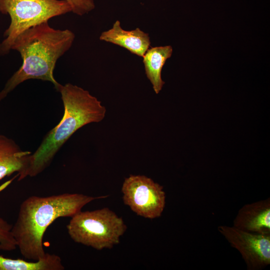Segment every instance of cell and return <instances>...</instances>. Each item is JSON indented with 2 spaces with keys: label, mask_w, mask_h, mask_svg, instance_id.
<instances>
[{
  "label": "cell",
  "mask_w": 270,
  "mask_h": 270,
  "mask_svg": "<svg viewBox=\"0 0 270 270\" xmlns=\"http://www.w3.org/2000/svg\"><path fill=\"white\" fill-rule=\"evenodd\" d=\"M233 226L248 232L270 234V198L244 205L234 218Z\"/></svg>",
  "instance_id": "ba28073f"
},
{
  "label": "cell",
  "mask_w": 270,
  "mask_h": 270,
  "mask_svg": "<svg viewBox=\"0 0 270 270\" xmlns=\"http://www.w3.org/2000/svg\"><path fill=\"white\" fill-rule=\"evenodd\" d=\"M125 204L138 216L153 219L160 217L166 204L163 187L145 176L130 175L122 184Z\"/></svg>",
  "instance_id": "8992f818"
},
{
  "label": "cell",
  "mask_w": 270,
  "mask_h": 270,
  "mask_svg": "<svg viewBox=\"0 0 270 270\" xmlns=\"http://www.w3.org/2000/svg\"><path fill=\"white\" fill-rule=\"evenodd\" d=\"M107 196L94 197L80 194L64 193L46 196H32L20 204L12 233L21 254L36 261L46 254L44 234L57 218L72 217L89 202Z\"/></svg>",
  "instance_id": "6da1fadb"
},
{
  "label": "cell",
  "mask_w": 270,
  "mask_h": 270,
  "mask_svg": "<svg viewBox=\"0 0 270 270\" xmlns=\"http://www.w3.org/2000/svg\"><path fill=\"white\" fill-rule=\"evenodd\" d=\"M71 6L72 12L79 16L88 14L95 8L93 0H66Z\"/></svg>",
  "instance_id": "5bb4252c"
},
{
  "label": "cell",
  "mask_w": 270,
  "mask_h": 270,
  "mask_svg": "<svg viewBox=\"0 0 270 270\" xmlns=\"http://www.w3.org/2000/svg\"><path fill=\"white\" fill-rule=\"evenodd\" d=\"M61 258L56 254L46 253L36 261L12 259L0 255V270H64Z\"/></svg>",
  "instance_id": "7c38bea8"
},
{
  "label": "cell",
  "mask_w": 270,
  "mask_h": 270,
  "mask_svg": "<svg viewBox=\"0 0 270 270\" xmlns=\"http://www.w3.org/2000/svg\"><path fill=\"white\" fill-rule=\"evenodd\" d=\"M100 40L122 47L133 54L142 57L150 44L148 34L139 28L131 30L122 29L119 20H116L112 28L103 32Z\"/></svg>",
  "instance_id": "9c48e42d"
},
{
  "label": "cell",
  "mask_w": 270,
  "mask_h": 270,
  "mask_svg": "<svg viewBox=\"0 0 270 270\" xmlns=\"http://www.w3.org/2000/svg\"><path fill=\"white\" fill-rule=\"evenodd\" d=\"M72 12L66 0H0V12L8 14L10 24L0 44V55L8 54L17 36L24 30Z\"/></svg>",
  "instance_id": "277c9868"
},
{
  "label": "cell",
  "mask_w": 270,
  "mask_h": 270,
  "mask_svg": "<svg viewBox=\"0 0 270 270\" xmlns=\"http://www.w3.org/2000/svg\"><path fill=\"white\" fill-rule=\"evenodd\" d=\"M172 53V48L170 46H155L148 48L142 56L146 76L156 94L160 92L164 84L162 78V70Z\"/></svg>",
  "instance_id": "8fae6325"
},
{
  "label": "cell",
  "mask_w": 270,
  "mask_h": 270,
  "mask_svg": "<svg viewBox=\"0 0 270 270\" xmlns=\"http://www.w3.org/2000/svg\"><path fill=\"white\" fill-rule=\"evenodd\" d=\"M58 92L64 106L60 122L46 135L40 144L28 157L27 166L18 176V180L34 177L42 172L51 164L56 154L79 128L104 120L106 108L88 90L70 83L60 86Z\"/></svg>",
  "instance_id": "3957f363"
},
{
  "label": "cell",
  "mask_w": 270,
  "mask_h": 270,
  "mask_svg": "<svg viewBox=\"0 0 270 270\" xmlns=\"http://www.w3.org/2000/svg\"><path fill=\"white\" fill-rule=\"evenodd\" d=\"M218 230L241 254L248 270H260L270 264V234L246 232L234 226Z\"/></svg>",
  "instance_id": "52a82bcc"
},
{
  "label": "cell",
  "mask_w": 270,
  "mask_h": 270,
  "mask_svg": "<svg viewBox=\"0 0 270 270\" xmlns=\"http://www.w3.org/2000/svg\"><path fill=\"white\" fill-rule=\"evenodd\" d=\"M66 228L74 242L101 250L118 244L126 226L121 218L105 208L79 212L71 217Z\"/></svg>",
  "instance_id": "5b68a950"
},
{
  "label": "cell",
  "mask_w": 270,
  "mask_h": 270,
  "mask_svg": "<svg viewBox=\"0 0 270 270\" xmlns=\"http://www.w3.org/2000/svg\"><path fill=\"white\" fill-rule=\"evenodd\" d=\"M32 152L22 150L16 142L0 134V180L17 172V176L26 169Z\"/></svg>",
  "instance_id": "30bf717a"
},
{
  "label": "cell",
  "mask_w": 270,
  "mask_h": 270,
  "mask_svg": "<svg viewBox=\"0 0 270 270\" xmlns=\"http://www.w3.org/2000/svg\"><path fill=\"white\" fill-rule=\"evenodd\" d=\"M17 176L0 186V192L6 188ZM12 225L0 216V250L12 251L16 247V240L12 233Z\"/></svg>",
  "instance_id": "4fadbf2b"
},
{
  "label": "cell",
  "mask_w": 270,
  "mask_h": 270,
  "mask_svg": "<svg viewBox=\"0 0 270 270\" xmlns=\"http://www.w3.org/2000/svg\"><path fill=\"white\" fill-rule=\"evenodd\" d=\"M74 38L72 31L54 29L48 22L32 26L18 35L11 50L20 52L22 63L0 92V100L20 84L30 79L50 82L58 91L61 84L54 76L56 64L71 48Z\"/></svg>",
  "instance_id": "7a4b0ae2"
}]
</instances>
